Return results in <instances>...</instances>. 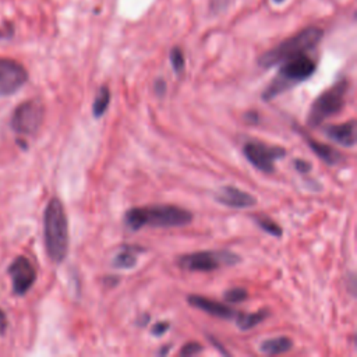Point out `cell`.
Wrapping results in <instances>:
<instances>
[{"instance_id":"21","label":"cell","mask_w":357,"mask_h":357,"mask_svg":"<svg viewBox=\"0 0 357 357\" xmlns=\"http://www.w3.org/2000/svg\"><path fill=\"white\" fill-rule=\"evenodd\" d=\"M248 297V293L243 287H233L223 293V298L227 303H241Z\"/></svg>"},{"instance_id":"27","label":"cell","mask_w":357,"mask_h":357,"mask_svg":"<svg viewBox=\"0 0 357 357\" xmlns=\"http://www.w3.org/2000/svg\"><path fill=\"white\" fill-rule=\"evenodd\" d=\"M119 276H106L105 279H103V282H105V284L107 286V287H114L117 283H119Z\"/></svg>"},{"instance_id":"6","label":"cell","mask_w":357,"mask_h":357,"mask_svg":"<svg viewBox=\"0 0 357 357\" xmlns=\"http://www.w3.org/2000/svg\"><path fill=\"white\" fill-rule=\"evenodd\" d=\"M240 262L241 257L230 250L195 251L177 258V265L190 272H212L222 266H233Z\"/></svg>"},{"instance_id":"25","label":"cell","mask_w":357,"mask_h":357,"mask_svg":"<svg viewBox=\"0 0 357 357\" xmlns=\"http://www.w3.org/2000/svg\"><path fill=\"white\" fill-rule=\"evenodd\" d=\"M153 89H155V93L162 98L165 93H166V82L162 79V78H158L153 84Z\"/></svg>"},{"instance_id":"2","label":"cell","mask_w":357,"mask_h":357,"mask_svg":"<svg viewBox=\"0 0 357 357\" xmlns=\"http://www.w3.org/2000/svg\"><path fill=\"white\" fill-rule=\"evenodd\" d=\"M43 238L49 259L54 264L63 262L68 251V223L59 198H52L45 208Z\"/></svg>"},{"instance_id":"4","label":"cell","mask_w":357,"mask_h":357,"mask_svg":"<svg viewBox=\"0 0 357 357\" xmlns=\"http://www.w3.org/2000/svg\"><path fill=\"white\" fill-rule=\"evenodd\" d=\"M317 64L307 54H300L282 63L278 74L262 92L264 100H272L297 84L308 79L315 73Z\"/></svg>"},{"instance_id":"13","label":"cell","mask_w":357,"mask_h":357,"mask_svg":"<svg viewBox=\"0 0 357 357\" xmlns=\"http://www.w3.org/2000/svg\"><path fill=\"white\" fill-rule=\"evenodd\" d=\"M325 134L336 144L343 146H353L357 139V124L356 120H349L342 124H332L325 127Z\"/></svg>"},{"instance_id":"30","label":"cell","mask_w":357,"mask_h":357,"mask_svg":"<svg viewBox=\"0 0 357 357\" xmlns=\"http://www.w3.org/2000/svg\"><path fill=\"white\" fill-rule=\"evenodd\" d=\"M275 3H282V1H284V0H273Z\"/></svg>"},{"instance_id":"24","label":"cell","mask_w":357,"mask_h":357,"mask_svg":"<svg viewBox=\"0 0 357 357\" xmlns=\"http://www.w3.org/2000/svg\"><path fill=\"white\" fill-rule=\"evenodd\" d=\"M293 165H294L296 170L300 173H308L311 170V163L304 159H294Z\"/></svg>"},{"instance_id":"11","label":"cell","mask_w":357,"mask_h":357,"mask_svg":"<svg viewBox=\"0 0 357 357\" xmlns=\"http://www.w3.org/2000/svg\"><path fill=\"white\" fill-rule=\"evenodd\" d=\"M213 198L216 199V202L234 209H247L257 205V198L254 195L241 191L234 185H225L219 188L213 194Z\"/></svg>"},{"instance_id":"3","label":"cell","mask_w":357,"mask_h":357,"mask_svg":"<svg viewBox=\"0 0 357 357\" xmlns=\"http://www.w3.org/2000/svg\"><path fill=\"white\" fill-rule=\"evenodd\" d=\"M322 38L324 31L321 28L308 26L262 53L258 57V64L262 68H271L286 60H290L300 54H305L307 52L315 49Z\"/></svg>"},{"instance_id":"10","label":"cell","mask_w":357,"mask_h":357,"mask_svg":"<svg viewBox=\"0 0 357 357\" xmlns=\"http://www.w3.org/2000/svg\"><path fill=\"white\" fill-rule=\"evenodd\" d=\"M11 283L13 291L17 296H24L35 283L36 280V271L31 261L22 255L17 257L7 269Z\"/></svg>"},{"instance_id":"28","label":"cell","mask_w":357,"mask_h":357,"mask_svg":"<svg viewBox=\"0 0 357 357\" xmlns=\"http://www.w3.org/2000/svg\"><path fill=\"white\" fill-rule=\"evenodd\" d=\"M148 321H149V315H148V314H142V315L138 318L137 324L142 326V325H146V324H148Z\"/></svg>"},{"instance_id":"29","label":"cell","mask_w":357,"mask_h":357,"mask_svg":"<svg viewBox=\"0 0 357 357\" xmlns=\"http://www.w3.org/2000/svg\"><path fill=\"white\" fill-rule=\"evenodd\" d=\"M170 350H172V344H166V346H163V347L158 351V354H159V356H166Z\"/></svg>"},{"instance_id":"17","label":"cell","mask_w":357,"mask_h":357,"mask_svg":"<svg viewBox=\"0 0 357 357\" xmlns=\"http://www.w3.org/2000/svg\"><path fill=\"white\" fill-rule=\"evenodd\" d=\"M268 315H269V310L262 308L259 311L250 312V314H236L234 318H236V325L238 326V329L250 331L254 326H257L258 324H261Z\"/></svg>"},{"instance_id":"5","label":"cell","mask_w":357,"mask_h":357,"mask_svg":"<svg viewBox=\"0 0 357 357\" xmlns=\"http://www.w3.org/2000/svg\"><path fill=\"white\" fill-rule=\"evenodd\" d=\"M350 88L349 79L343 78L324 91L310 106L307 114V124L308 127H318L326 119L340 113V110L346 105V96Z\"/></svg>"},{"instance_id":"9","label":"cell","mask_w":357,"mask_h":357,"mask_svg":"<svg viewBox=\"0 0 357 357\" xmlns=\"http://www.w3.org/2000/svg\"><path fill=\"white\" fill-rule=\"evenodd\" d=\"M26 81L28 73L21 63L0 57V96L15 93Z\"/></svg>"},{"instance_id":"14","label":"cell","mask_w":357,"mask_h":357,"mask_svg":"<svg viewBox=\"0 0 357 357\" xmlns=\"http://www.w3.org/2000/svg\"><path fill=\"white\" fill-rule=\"evenodd\" d=\"M301 134H303V138L305 139L307 145L310 146V149H311L321 160H324L326 165L333 166V165H336V163L342 159V155H340L339 151H336L335 148H332V146H329V145H326V144H322V142L317 141L315 138L307 135L305 132H301Z\"/></svg>"},{"instance_id":"23","label":"cell","mask_w":357,"mask_h":357,"mask_svg":"<svg viewBox=\"0 0 357 357\" xmlns=\"http://www.w3.org/2000/svg\"><path fill=\"white\" fill-rule=\"evenodd\" d=\"M169 326H170V324H169L167 321L156 322V324L152 326L151 333H152V335H155V336H160V335H163V333L169 329Z\"/></svg>"},{"instance_id":"8","label":"cell","mask_w":357,"mask_h":357,"mask_svg":"<svg viewBox=\"0 0 357 357\" xmlns=\"http://www.w3.org/2000/svg\"><path fill=\"white\" fill-rule=\"evenodd\" d=\"M243 152L247 160L264 173H272L275 170V162L286 156V149L283 146L268 145L259 141L245 142Z\"/></svg>"},{"instance_id":"12","label":"cell","mask_w":357,"mask_h":357,"mask_svg":"<svg viewBox=\"0 0 357 357\" xmlns=\"http://www.w3.org/2000/svg\"><path fill=\"white\" fill-rule=\"evenodd\" d=\"M187 303L191 307L198 308L201 311H205L206 314H209L212 317H216V318L233 319L236 317V314H237L231 307H229V305H226L223 303L211 300L208 297L199 296V294H190V296H187Z\"/></svg>"},{"instance_id":"22","label":"cell","mask_w":357,"mask_h":357,"mask_svg":"<svg viewBox=\"0 0 357 357\" xmlns=\"http://www.w3.org/2000/svg\"><path fill=\"white\" fill-rule=\"evenodd\" d=\"M202 350H204V347H202L201 343H198V342H188V343H185L180 349L178 354L180 356H194V354H198Z\"/></svg>"},{"instance_id":"15","label":"cell","mask_w":357,"mask_h":357,"mask_svg":"<svg viewBox=\"0 0 357 357\" xmlns=\"http://www.w3.org/2000/svg\"><path fill=\"white\" fill-rule=\"evenodd\" d=\"M145 250L142 247H137V245H128L124 244L121 245L120 252L116 254V257L112 261V265L114 268H123V269H131L137 265L138 261V252H144Z\"/></svg>"},{"instance_id":"16","label":"cell","mask_w":357,"mask_h":357,"mask_svg":"<svg viewBox=\"0 0 357 357\" xmlns=\"http://www.w3.org/2000/svg\"><path fill=\"white\" fill-rule=\"evenodd\" d=\"M291 347H293V340L287 336H278V337L265 339L259 344V350L265 354H269V356L283 354V353L289 351Z\"/></svg>"},{"instance_id":"7","label":"cell","mask_w":357,"mask_h":357,"mask_svg":"<svg viewBox=\"0 0 357 357\" xmlns=\"http://www.w3.org/2000/svg\"><path fill=\"white\" fill-rule=\"evenodd\" d=\"M45 109L40 100L29 99L20 103L11 116V128L17 134L33 135L42 126Z\"/></svg>"},{"instance_id":"1","label":"cell","mask_w":357,"mask_h":357,"mask_svg":"<svg viewBox=\"0 0 357 357\" xmlns=\"http://www.w3.org/2000/svg\"><path fill=\"white\" fill-rule=\"evenodd\" d=\"M192 213L181 206L170 204H156L130 208L124 215V225L137 231L145 226L178 227L192 222Z\"/></svg>"},{"instance_id":"19","label":"cell","mask_w":357,"mask_h":357,"mask_svg":"<svg viewBox=\"0 0 357 357\" xmlns=\"http://www.w3.org/2000/svg\"><path fill=\"white\" fill-rule=\"evenodd\" d=\"M252 219L268 234L275 236V237H280L282 236V233H283L282 227L275 220H272L269 216H266V215H257V216H252Z\"/></svg>"},{"instance_id":"20","label":"cell","mask_w":357,"mask_h":357,"mask_svg":"<svg viewBox=\"0 0 357 357\" xmlns=\"http://www.w3.org/2000/svg\"><path fill=\"white\" fill-rule=\"evenodd\" d=\"M169 59H170V63H172V67L174 70L176 74H181L184 67H185V59H184V54H183V50L180 47H173L169 53Z\"/></svg>"},{"instance_id":"18","label":"cell","mask_w":357,"mask_h":357,"mask_svg":"<svg viewBox=\"0 0 357 357\" xmlns=\"http://www.w3.org/2000/svg\"><path fill=\"white\" fill-rule=\"evenodd\" d=\"M109 103H110V91L106 85H103L98 89V93H96V96L93 99V103H92L93 117H96V119L102 117L105 114Z\"/></svg>"},{"instance_id":"26","label":"cell","mask_w":357,"mask_h":357,"mask_svg":"<svg viewBox=\"0 0 357 357\" xmlns=\"http://www.w3.org/2000/svg\"><path fill=\"white\" fill-rule=\"evenodd\" d=\"M6 329H7V315H6V312L0 308V336L4 335Z\"/></svg>"}]
</instances>
